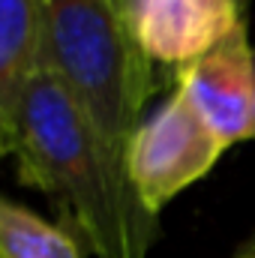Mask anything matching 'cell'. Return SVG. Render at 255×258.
Returning <instances> with one entry per match:
<instances>
[{
    "mask_svg": "<svg viewBox=\"0 0 255 258\" xmlns=\"http://www.w3.org/2000/svg\"><path fill=\"white\" fill-rule=\"evenodd\" d=\"M12 156L18 180L51 201L60 228L81 249L96 258H147L156 216L141 207L126 168L45 66L24 87Z\"/></svg>",
    "mask_w": 255,
    "mask_h": 258,
    "instance_id": "obj_1",
    "label": "cell"
},
{
    "mask_svg": "<svg viewBox=\"0 0 255 258\" xmlns=\"http://www.w3.org/2000/svg\"><path fill=\"white\" fill-rule=\"evenodd\" d=\"M42 66L126 168V144L156 90L135 30L108 0H42Z\"/></svg>",
    "mask_w": 255,
    "mask_h": 258,
    "instance_id": "obj_2",
    "label": "cell"
},
{
    "mask_svg": "<svg viewBox=\"0 0 255 258\" xmlns=\"http://www.w3.org/2000/svg\"><path fill=\"white\" fill-rule=\"evenodd\" d=\"M222 150L225 144L174 90L153 117L132 132L126 144V177L141 207L159 216L174 195L216 165Z\"/></svg>",
    "mask_w": 255,
    "mask_h": 258,
    "instance_id": "obj_3",
    "label": "cell"
},
{
    "mask_svg": "<svg viewBox=\"0 0 255 258\" xmlns=\"http://www.w3.org/2000/svg\"><path fill=\"white\" fill-rule=\"evenodd\" d=\"M177 93L225 147L252 138L255 48L246 21L204 57L177 69Z\"/></svg>",
    "mask_w": 255,
    "mask_h": 258,
    "instance_id": "obj_4",
    "label": "cell"
},
{
    "mask_svg": "<svg viewBox=\"0 0 255 258\" xmlns=\"http://www.w3.org/2000/svg\"><path fill=\"white\" fill-rule=\"evenodd\" d=\"M240 0H144L135 36L153 63L186 66L243 24Z\"/></svg>",
    "mask_w": 255,
    "mask_h": 258,
    "instance_id": "obj_5",
    "label": "cell"
},
{
    "mask_svg": "<svg viewBox=\"0 0 255 258\" xmlns=\"http://www.w3.org/2000/svg\"><path fill=\"white\" fill-rule=\"evenodd\" d=\"M42 66V0H0V147L12 153L27 81Z\"/></svg>",
    "mask_w": 255,
    "mask_h": 258,
    "instance_id": "obj_6",
    "label": "cell"
},
{
    "mask_svg": "<svg viewBox=\"0 0 255 258\" xmlns=\"http://www.w3.org/2000/svg\"><path fill=\"white\" fill-rule=\"evenodd\" d=\"M0 258H81L78 240L0 192Z\"/></svg>",
    "mask_w": 255,
    "mask_h": 258,
    "instance_id": "obj_7",
    "label": "cell"
},
{
    "mask_svg": "<svg viewBox=\"0 0 255 258\" xmlns=\"http://www.w3.org/2000/svg\"><path fill=\"white\" fill-rule=\"evenodd\" d=\"M111 3V9L126 21L129 27L135 30V21H138V12H141V6H144V0H108Z\"/></svg>",
    "mask_w": 255,
    "mask_h": 258,
    "instance_id": "obj_8",
    "label": "cell"
},
{
    "mask_svg": "<svg viewBox=\"0 0 255 258\" xmlns=\"http://www.w3.org/2000/svg\"><path fill=\"white\" fill-rule=\"evenodd\" d=\"M234 258H255V234L243 243V246H240V249H237V255H234Z\"/></svg>",
    "mask_w": 255,
    "mask_h": 258,
    "instance_id": "obj_9",
    "label": "cell"
},
{
    "mask_svg": "<svg viewBox=\"0 0 255 258\" xmlns=\"http://www.w3.org/2000/svg\"><path fill=\"white\" fill-rule=\"evenodd\" d=\"M0 156H3V147H0Z\"/></svg>",
    "mask_w": 255,
    "mask_h": 258,
    "instance_id": "obj_10",
    "label": "cell"
},
{
    "mask_svg": "<svg viewBox=\"0 0 255 258\" xmlns=\"http://www.w3.org/2000/svg\"><path fill=\"white\" fill-rule=\"evenodd\" d=\"M252 138H255V129H252Z\"/></svg>",
    "mask_w": 255,
    "mask_h": 258,
    "instance_id": "obj_11",
    "label": "cell"
},
{
    "mask_svg": "<svg viewBox=\"0 0 255 258\" xmlns=\"http://www.w3.org/2000/svg\"><path fill=\"white\" fill-rule=\"evenodd\" d=\"M240 3H246V0H240Z\"/></svg>",
    "mask_w": 255,
    "mask_h": 258,
    "instance_id": "obj_12",
    "label": "cell"
}]
</instances>
